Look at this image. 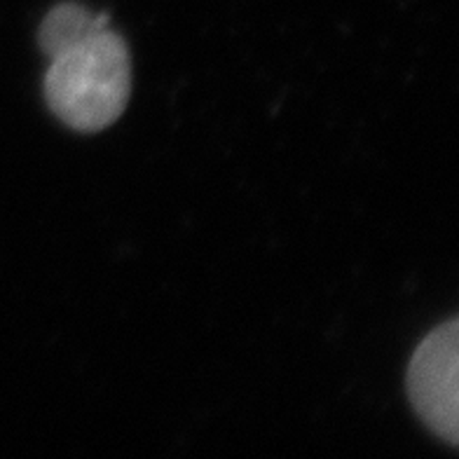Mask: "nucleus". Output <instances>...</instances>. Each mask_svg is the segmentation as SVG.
Listing matches in <instances>:
<instances>
[{
  "label": "nucleus",
  "mask_w": 459,
  "mask_h": 459,
  "mask_svg": "<svg viewBox=\"0 0 459 459\" xmlns=\"http://www.w3.org/2000/svg\"><path fill=\"white\" fill-rule=\"evenodd\" d=\"M408 396L417 417L447 446L459 443V321L431 331L411 359Z\"/></svg>",
  "instance_id": "obj_2"
},
{
  "label": "nucleus",
  "mask_w": 459,
  "mask_h": 459,
  "mask_svg": "<svg viewBox=\"0 0 459 459\" xmlns=\"http://www.w3.org/2000/svg\"><path fill=\"white\" fill-rule=\"evenodd\" d=\"M38 43L49 59L45 99L66 127L97 134L120 120L132 94V56L108 14L61 3L43 19Z\"/></svg>",
  "instance_id": "obj_1"
}]
</instances>
